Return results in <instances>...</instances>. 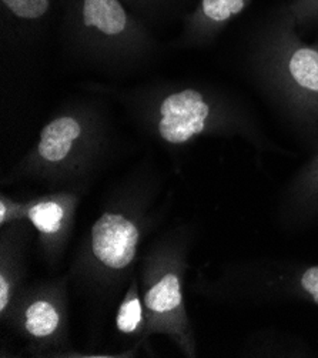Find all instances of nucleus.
I'll use <instances>...</instances> for the list:
<instances>
[{"instance_id": "nucleus-1", "label": "nucleus", "mask_w": 318, "mask_h": 358, "mask_svg": "<svg viewBox=\"0 0 318 358\" xmlns=\"http://www.w3.org/2000/svg\"><path fill=\"white\" fill-rule=\"evenodd\" d=\"M275 13L260 36L257 70L294 119L318 127V46L300 39L287 6Z\"/></svg>"}, {"instance_id": "nucleus-2", "label": "nucleus", "mask_w": 318, "mask_h": 358, "mask_svg": "<svg viewBox=\"0 0 318 358\" xmlns=\"http://www.w3.org/2000/svg\"><path fill=\"white\" fill-rule=\"evenodd\" d=\"M63 30L76 50L103 63L136 62L153 46L146 26L123 0H66Z\"/></svg>"}, {"instance_id": "nucleus-3", "label": "nucleus", "mask_w": 318, "mask_h": 358, "mask_svg": "<svg viewBox=\"0 0 318 358\" xmlns=\"http://www.w3.org/2000/svg\"><path fill=\"white\" fill-rule=\"evenodd\" d=\"M159 138L183 146L196 137L249 131L250 124L233 104L193 86L152 93L140 101Z\"/></svg>"}, {"instance_id": "nucleus-4", "label": "nucleus", "mask_w": 318, "mask_h": 358, "mask_svg": "<svg viewBox=\"0 0 318 358\" xmlns=\"http://www.w3.org/2000/svg\"><path fill=\"white\" fill-rule=\"evenodd\" d=\"M103 141L100 116L87 106L68 107L42 127L27 164L49 170L82 166L97 155Z\"/></svg>"}, {"instance_id": "nucleus-5", "label": "nucleus", "mask_w": 318, "mask_h": 358, "mask_svg": "<svg viewBox=\"0 0 318 358\" xmlns=\"http://www.w3.org/2000/svg\"><path fill=\"white\" fill-rule=\"evenodd\" d=\"M92 253L110 270H124L137 255V226L120 213H104L92 227Z\"/></svg>"}, {"instance_id": "nucleus-6", "label": "nucleus", "mask_w": 318, "mask_h": 358, "mask_svg": "<svg viewBox=\"0 0 318 358\" xmlns=\"http://www.w3.org/2000/svg\"><path fill=\"white\" fill-rule=\"evenodd\" d=\"M254 3V0H198L185 17L182 41L205 45Z\"/></svg>"}, {"instance_id": "nucleus-7", "label": "nucleus", "mask_w": 318, "mask_h": 358, "mask_svg": "<svg viewBox=\"0 0 318 358\" xmlns=\"http://www.w3.org/2000/svg\"><path fill=\"white\" fill-rule=\"evenodd\" d=\"M145 306L154 327L182 330L186 324L182 280L178 273L166 271L156 277L145 293Z\"/></svg>"}, {"instance_id": "nucleus-8", "label": "nucleus", "mask_w": 318, "mask_h": 358, "mask_svg": "<svg viewBox=\"0 0 318 358\" xmlns=\"http://www.w3.org/2000/svg\"><path fill=\"white\" fill-rule=\"evenodd\" d=\"M23 330L34 340H45L57 333L62 324V313L57 304L46 297L30 301L22 317Z\"/></svg>"}, {"instance_id": "nucleus-9", "label": "nucleus", "mask_w": 318, "mask_h": 358, "mask_svg": "<svg viewBox=\"0 0 318 358\" xmlns=\"http://www.w3.org/2000/svg\"><path fill=\"white\" fill-rule=\"evenodd\" d=\"M67 208L60 199H42L26 210V217L42 236L52 237L57 234L66 222Z\"/></svg>"}, {"instance_id": "nucleus-10", "label": "nucleus", "mask_w": 318, "mask_h": 358, "mask_svg": "<svg viewBox=\"0 0 318 358\" xmlns=\"http://www.w3.org/2000/svg\"><path fill=\"white\" fill-rule=\"evenodd\" d=\"M0 2L5 16L23 24L41 23L49 16L53 5V0H0Z\"/></svg>"}, {"instance_id": "nucleus-11", "label": "nucleus", "mask_w": 318, "mask_h": 358, "mask_svg": "<svg viewBox=\"0 0 318 358\" xmlns=\"http://www.w3.org/2000/svg\"><path fill=\"white\" fill-rule=\"evenodd\" d=\"M141 324H143V306H141V300L134 284L119 307L116 326L120 333L133 334Z\"/></svg>"}, {"instance_id": "nucleus-12", "label": "nucleus", "mask_w": 318, "mask_h": 358, "mask_svg": "<svg viewBox=\"0 0 318 358\" xmlns=\"http://www.w3.org/2000/svg\"><path fill=\"white\" fill-rule=\"evenodd\" d=\"M287 8L294 16L297 26L318 22V0H290Z\"/></svg>"}, {"instance_id": "nucleus-13", "label": "nucleus", "mask_w": 318, "mask_h": 358, "mask_svg": "<svg viewBox=\"0 0 318 358\" xmlns=\"http://www.w3.org/2000/svg\"><path fill=\"white\" fill-rule=\"evenodd\" d=\"M300 185L305 197L318 196V152L301 174Z\"/></svg>"}, {"instance_id": "nucleus-14", "label": "nucleus", "mask_w": 318, "mask_h": 358, "mask_svg": "<svg viewBox=\"0 0 318 358\" xmlns=\"http://www.w3.org/2000/svg\"><path fill=\"white\" fill-rule=\"evenodd\" d=\"M300 289L311 299L312 303L318 304V266L307 268L300 275Z\"/></svg>"}, {"instance_id": "nucleus-15", "label": "nucleus", "mask_w": 318, "mask_h": 358, "mask_svg": "<svg viewBox=\"0 0 318 358\" xmlns=\"http://www.w3.org/2000/svg\"><path fill=\"white\" fill-rule=\"evenodd\" d=\"M133 13H157L171 0H123Z\"/></svg>"}, {"instance_id": "nucleus-16", "label": "nucleus", "mask_w": 318, "mask_h": 358, "mask_svg": "<svg viewBox=\"0 0 318 358\" xmlns=\"http://www.w3.org/2000/svg\"><path fill=\"white\" fill-rule=\"evenodd\" d=\"M20 204H15L12 200L2 197V201H0V223H2V226L16 217H20Z\"/></svg>"}]
</instances>
